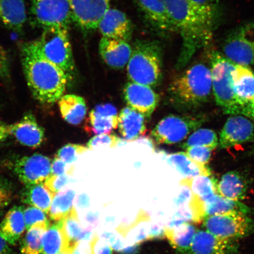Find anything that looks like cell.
I'll list each match as a JSON object with an SVG mask.
<instances>
[{"instance_id": "1", "label": "cell", "mask_w": 254, "mask_h": 254, "mask_svg": "<svg viewBox=\"0 0 254 254\" xmlns=\"http://www.w3.org/2000/svg\"><path fill=\"white\" fill-rule=\"evenodd\" d=\"M182 46L176 67L186 66L199 50L211 42L220 10L200 7L190 0H164Z\"/></svg>"}, {"instance_id": "2", "label": "cell", "mask_w": 254, "mask_h": 254, "mask_svg": "<svg viewBox=\"0 0 254 254\" xmlns=\"http://www.w3.org/2000/svg\"><path fill=\"white\" fill-rule=\"evenodd\" d=\"M21 62L28 87L41 104H53L64 94L68 75L31 49L28 43L21 47Z\"/></svg>"}, {"instance_id": "3", "label": "cell", "mask_w": 254, "mask_h": 254, "mask_svg": "<svg viewBox=\"0 0 254 254\" xmlns=\"http://www.w3.org/2000/svg\"><path fill=\"white\" fill-rule=\"evenodd\" d=\"M212 90L210 68L204 64H196L171 82L168 100L179 111H191L207 103Z\"/></svg>"}, {"instance_id": "4", "label": "cell", "mask_w": 254, "mask_h": 254, "mask_svg": "<svg viewBox=\"0 0 254 254\" xmlns=\"http://www.w3.org/2000/svg\"><path fill=\"white\" fill-rule=\"evenodd\" d=\"M130 82L156 88L163 79V50L155 41L138 40L127 66Z\"/></svg>"}, {"instance_id": "5", "label": "cell", "mask_w": 254, "mask_h": 254, "mask_svg": "<svg viewBox=\"0 0 254 254\" xmlns=\"http://www.w3.org/2000/svg\"><path fill=\"white\" fill-rule=\"evenodd\" d=\"M67 28H46L37 39L27 43L35 52L61 68L68 77L74 72L75 63Z\"/></svg>"}, {"instance_id": "6", "label": "cell", "mask_w": 254, "mask_h": 254, "mask_svg": "<svg viewBox=\"0 0 254 254\" xmlns=\"http://www.w3.org/2000/svg\"><path fill=\"white\" fill-rule=\"evenodd\" d=\"M209 58L216 103L225 114L242 116L234 90L233 73L236 64L217 52H212Z\"/></svg>"}, {"instance_id": "7", "label": "cell", "mask_w": 254, "mask_h": 254, "mask_svg": "<svg viewBox=\"0 0 254 254\" xmlns=\"http://www.w3.org/2000/svg\"><path fill=\"white\" fill-rule=\"evenodd\" d=\"M205 122L202 116L170 114L162 119L151 131L158 144L171 145L182 141Z\"/></svg>"}, {"instance_id": "8", "label": "cell", "mask_w": 254, "mask_h": 254, "mask_svg": "<svg viewBox=\"0 0 254 254\" xmlns=\"http://www.w3.org/2000/svg\"><path fill=\"white\" fill-rule=\"evenodd\" d=\"M223 55L237 65H254V23L241 25L225 40Z\"/></svg>"}, {"instance_id": "9", "label": "cell", "mask_w": 254, "mask_h": 254, "mask_svg": "<svg viewBox=\"0 0 254 254\" xmlns=\"http://www.w3.org/2000/svg\"><path fill=\"white\" fill-rule=\"evenodd\" d=\"M31 10L37 23L43 29H69L73 20L68 0H33Z\"/></svg>"}, {"instance_id": "10", "label": "cell", "mask_w": 254, "mask_h": 254, "mask_svg": "<svg viewBox=\"0 0 254 254\" xmlns=\"http://www.w3.org/2000/svg\"><path fill=\"white\" fill-rule=\"evenodd\" d=\"M204 225L214 236L230 240L245 236L249 228L245 214L240 212L207 216L204 219Z\"/></svg>"}, {"instance_id": "11", "label": "cell", "mask_w": 254, "mask_h": 254, "mask_svg": "<svg viewBox=\"0 0 254 254\" xmlns=\"http://www.w3.org/2000/svg\"><path fill=\"white\" fill-rule=\"evenodd\" d=\"M52 161L45 155L35 154L15 161L14 172L25 186L43 184L51 175Z\"/></svg>"}, {"instance_id": "12", "label": "cell", "mask_w": 254, "mask_h": 254, "mask_svg": "<svg viewBox=\"0 0 254 254\" xmlns=\"http://www.w3.org/2000/svg\"><path fill=\"white\" fill-rule=\"evenodd\" d=\"M73 20L86 32L97 29L98 23L109 9L111 0H68Z\"/></svg>"}, {"instance_id": "13", "label": "cell", "mask_w": 254, "mask_h": 254, "mask_svg": "<svg viewBox=\"0 0 254 254\" xmlns=\"http://www.w3.org/2000/svg\"><path fill=\"white\" fill-rule=\"evenodd\" d=\"M123 94L127 106L142 114L146 120L151 119L160 100L152 88L130 81L124 87Z\"/></svg>"}, {"instance_id": "14", "label": "cell", "mask_w": 254, "mask_h": 254, "mask_svg": "<svg viewBox=\"0 0 254 254\" xmlns=\"http://www.w3.org/2000/svg\"><path fill=\"white\" fill-rule=\"evenodd\" d=\"M233 77L234 93L241 114L254 118V72L248 66L237 64Z\"/></svg>"}, {"instance_id": "15", "label": "cell", "mask_w": 254, "mask_h": 254, "mask_svg": "<svg viewBox=\"0 0 254 254\" xmlns=\"http://www.w3.org/2000/svg\"><path fill=\"white\" fill-rule=\"evenodd\" d=\"M254 136V125L247 117L232 116L221 130L219 145L225 149L244 144Z\"/></svg>"}, {"instance_id": "16", "label": "cell", "mask_w": 254, "mask_h": 254, "mask_svg": "<svg viewBox=\"0 0 254 254\" xmlns=\"http://www.w3.org/2000/svg\"><path fill=\"white\" fill-rule=\"evenodd\" d=\"M103 37L124 40L131 39L132 25L125 12L118 9L109 8L105 12L98 25Z\"/></svg>"}, {"instance_id": "17", "label": "cell", "mask_w": 254, "mask_h": 254, "mask_svg": "<svg viewBox=\"0 0 254 254\" xmlns=\"http://www.w3.org/2000/svg\"><path fill=\"white\" fill-rule=\"evenodd\" d=\"M146 20L159 33H176L164 0H136Z\"/></svg>"}, {"instance_id": "18", "label": "cell", "mask_w": 254, "mask_h": 254, "mask_svg": "<svg viewBox=\"0 0 254 254\" xmlns=\"http://www.w3.org/2000/svg\"><path fill=\"white\" fill-rule=\"evenodd\" d=\"M9 132L21 144L36 148L45 140V131L33 114L27 113L19 122L9 126Z\"/></svg>"}, {"instance_id": "19", "label": "cell", "mask_w": 254, "mask_h": 254, "mask_svg": "<svg viewBox=\"0 0 254 254\" xmlns=\"http://www.w3.org/2000/svg\"><path fill=\"white\" fill-rule=\"evenodd\" d=\"M132 53L128 41L102 37L99 43V53L108 66L113 69L125 68Z\"/></svg>"}, {"instance_id": "20", "label": "cell", "mask_w": 254, "mask_h": 254, "mask_svg": "<svg viewBox=\"0 0 254 254\" xmlns=\"http://www.w3.org/2000/svg\"><path fill=\"white\" fill-rule=\"evenodd\" d=\"M233 240L214 236L208 231H196L189 254H229L234 250Z\"/></svg>"}, {"instance_id": "21", "label": "cell", "mask_w": 254, "mask_h": 254, "mask_svg": "<svg viewBox=\"0 0 254 254\" xmlns=\"http://www.w3.org/2000/svg\"><path fill=\"white\" fill-rule=\"evenodd\" d=\"M24 209L23 206H13L0 223V237L9 245L15 246L26 230Z\"/></svg>"}, {"instance_id": "22", "label": "cell", "mask_w": 254, "mask_h": 254, "mask_svg": "<svg viewBox=\"0 0 254 254\" xmlns=\"http://www.w3.org/2000/svg\"><path fill=\"white\" fill-rule=\"evenodd\" d=\"M146 119L128 106L121 110L118 117L119 132L127 140L134 141L145 133Z\"/></svg>"}, {"instance_id": "23", "label": "cell", "mask_w": 254, "mask_h": 254, "mask_svg": "<svg viewBox=\"0 0 254 254\" xmlns=\"http://www.w3.org/2000/svg\"><path fill=\"white\" fill-rule=\"evenodd\" d=\"M0 20L12 31H22L27 20L24 0H0Z\"/></svg>"}, {"instance_id": "24", "label": "cell", "mask_w": 254, "mask_h": 254, "mask_svg": "<svg viewBox=\"0 0 254 254\" xmlns=\"http://www.w3.org/2000/svg\"><path fill=\"white\" fill-rule=\"evenodd\" d=\"M247 189L245 178L237 171L225 173L216 186L218 195L238 201L245 198Z\"/></svg>"}, {"instance_id": "25", "label": "cell", "mask_w": 254, "mask_h": 254, "mask_svg": "<svg viewBox=\"0 0 254 254\" xmlns=\"http://www.w3.org/2000/svg\"><path fill=\"white\" fill-rule=\"evenodd\" d=\"M59 107L62 118L72 125H79L86 116V102L84 98L79 95H63L59 101Z\"/></svg>"}, {"instance_id": "26", "label": "cell", "mask_w": 254, "mask_h": 254, "mask_svg": "<svg viewBox=\"0 0 254 254\" xmlns=\"http://www.w3.org/2000/svg\"><path fill=\"white\" fill-rule=\"evenodd\" d=\"M168 163L177 170L184 179H191L198 176H211V171L205 165L192 160L184 152L168 155Z\"/></svg>"}, {"instance_id": "27", "label": "cell", "mask_w": 254, "mask_h": 254, "mask_svg": "<svg viewBox=\"0 0 254 254\" xmlns=\"http://www.w3.org/2000/svg\"><path fill=\"white\" fill-rule=\"evenodd\" d=\"M55 196L43 183L25 186L21 193V199L24 204L34 206L49 214Z\"/></svg>"}, {"instance_id": "28", "label": "cell", "mask_w": 254, "mask_h": 254, "mask_svg": "<svg viewBox=\"0 0 254 254\" xmlns=\"http://www.w3.org/2000/svg\"><path fill=\"white\" fill-rule=\"evenodd\" d=\"M63 233L64 246L62 253L72 254L84 237L83 231L74 208H73L71 213L63 220Z\"/></svg>"}, {"instance_id": "29", "label": "cell", "mask_w": 254, "mask_h": 254, "mask_svg": "<svg viewBox=\"0 0 254 254\" xmlns=\"http://www.w3.org/2000/svg\"><path fill=\"white\" fill-rule=\"evenodd\" d=\"M196 229L189 223H183L166 231V235L171 245L180 252L187 253L194 238Z\"/></svg>"}, {"instance_id": "30", "label": "cell", "mask_w": 254, "mask_h": 254, "mask_svg": "<svg viewBox=\"0 0 254 254\" xmlns=\"http://www.w3.org/2000/svg\"><path fill=\"white\" fill-rule=\"evenodd\" d=\"M189 184L193 196L198 198L205 205L209 204L217 195V182L210 176H198L185 179Z\"/></svg>"}, {"instance_id": "31", "label": "cell", "mask_w": 254, "mask_h": 254, "mask_svg": "<svg viewBox=\"0 0 254 254\" xmlns=\"http://www.w3.org/2000/svg\"><path fill=\"white\" fill-rule=\"evenodd\" d=\"M75 192L72 190H66L57 193L54 197L49 213L51 220L55 222L64 220L72 210L73 200Z\"/></svg>"}, {"instance_id": "32", "label": "cell", "mask_w": 254, "mask_h": 254, "mask_svg": "<svg viewBox=\"0 0 254 254\" xmlns=\"http://www.w3.org/2000/svg\"><path fill=\"white\" fill-rule=\"evenodd\" d=\"M118 117L101 115L92 110L85 123V131L97 135L110 134L118 128Z\"/></svg>"}, {"instance_id": "33", "label": "cell", "mask_w": 254, "mask_h": 254, "mask_svg": "<svg viewBox=\"0 0 254 254\" xmlns=\"http://www.w3.org/2000/svg\"><path fill=\"white\" fill-rule=\"evenodd\" d=\"M63 220L51 225L42 240V254H59L63 252L64 240L63 233Z\"/></svg>"}, {"instance_id": "34", "label": "cell", "mask_w": 254, "mask_h": 254, "mask_svg": "<svg viewBox=\"0 0 254 254\" xmlns=\"http://www.w3.org/2000/svg\"><path fill=\"white\" fill-rule=\"evenodd\" d=\"M50 224H38L27 231L21 244V254H42V240Z\"/></svg>"}, {"instance_id": "35", "label": "cell", "mask_w": 254, "mask_h": 254, "mask_svg": "<svg viewBox=\"0 0 254 254\" xmlns=\"http://www.w3.org/2000/svg\"><path fill=\"white\" fill-rule=\"evenodd\" d=\"M247 210L245 205L240 201L225 198L218 194L211 202L205 205V217L230 212H240L245 214Z\"/></svg>"}, {"instance_id": "36", "label": "cell", "mask_w": 254, "mask_h": 254, "mask_svg": "<svg viewBox=\"0 0 254 254\" xmlns=\"http://www.w3.org/2000/svg\"><path fill=\"white\" fill-rule=\"evenodd\" d=\"M219 145V139L216 132L210 129H196L190 135L187 141L181 146L186 150L193 146H202L214 150Z\"/></svg>"}, {"instance_id": "37", "label": "cell", "mask_w": 254, "mask_h": 254, "mask_svg": "<svg viewBox=\"0 0 254 254\" xmlns=\"http://www.w3.org/2000/svg\"><path fill=\"white\" fill-rule=\"evenodd\" d=\"M88 150L87 147L77 144H66L57 152L56 155L66 164H71L77 161L78 157Z\"/></svg>"}, {"instance_id": "38", "label": "cell", "mask_w": 254, "mask_h": 254, "mask_svg": "<svg viewBox=\"0 0 254 254\" xmlns=\"http://www.w3.org/2000/svg\"><path fill=\"white\" fill-rule=\"evenodd\" d=\"M47 215L45 212L34 206H28L27 208H24V217L26 230H29L36 224H50Z\"/></svg>"}, {"instance_id": "39", "label": "cell", "mask_w": 254, "mask_h": 254, "mask_svg": "<svg viewBox=\"0 0 254 254\" xmlns=\"http://www.w3.org/2000/svg\"><path fill=\"white\" fill-rule=\"evenodd\" d=\"M120 138L114 134H99L91 138L87 142L88 150H93L101 147L114 148L118 145Z\"/></svg>"}, {"instance_id": "40", "label": "cell", "mask_w": 254, "mask_h": 254, "mask_svg": "<svg viewBox=\"0 0 254 254\" xmlns=\"http://www.w3.org/2000/svg\"><path fill=\"white\" fill-rule=\"evenodd\" d=\"M186 153L192 160L200 164H207L211 157L212 150L202 146H193L186 149Z\"/></svg>"}, {"instance_id": "41", "label": "cell", "mask_w": 254, "mask_h": 254, "mask_svg": "<svg viewBox=\"0 0 254 254\" xmlns=\"http://www.w3.org/2000/svg\"><path fill=\"white\" fill-rule=\"evenodd\" d=\"M69 181V177L65 174L61 176L50 175L44 182V185L51 193L56 195L57 193L61 191L66 184H68Z\"/></svg>"}, {"instance_id": "42", "label": "cell", "mask_w": 254, "mask_h": 254, "mask_svg": "<svg viewBox=\"0 0 254 254\" xmlns=\"http://www.w3.org/2000/svg\"><path fill=\"white\" fill-rule=\"evenodd\" d=\"M12 192L9 184L4 180L0 179V209L10 203Z\"/></svg>"}, {"instance_id": "43", "label": "cell", "mask_w": 254, "mask_h": 254, "mask_svg": "<svg viewBox=\"0 0 254 254\" xmlns=\"http://www.w3.org/2000/svg\"><path fill=\"white\" fill-rule=\"evenodd\" d=\"M92 254H112L113 250L106 241L95 240L91 243Z\"/></svg>"}, {"instance_id": "44", "label": "cell", "mask_w": 254, "mask_h": 254, "mask_svg": "<svg viewBox=\"0 0 254 254\" xmlns=\"http://www.w3.org/2000/svg\"><path fill=\"white\" fill-rule=\"evenodd\" d=\"M9 74V60L7 52L0 44V76L7 78Z\"/></svg>"}, {"instance_id": "45", "label": "cell", "mask_w": 254, "mask_h": 254, "mask_svg": "<svg viewBox=\"0 0 254 254\" xmlns=\"http://www.w3.org/2000/svg\"><path fill=\"white\" fill-rule=\"evenodd\" d=\"M93 110L101 115L110 117L119 116L116 108L111 104L98 105Z\"/></svg>"}, {"instance_id": "46", "label": "cell", "mask_w": 254, "mask_h": 254, "mask_svg": "<svg viewBox=\"0 0 254 254\" xmlns=\"http://www.w3.org/2000/svg\"><path fill=\"white\" fill-rule=\"evenodd\" d=\"M66 164L62 159L56 156L51 165V175L61 176V175L65 174Z\"/></svg>"}, {"instance_id": "47", "label": "cell", "mask_w": 254, "mask_h": 254, "mask_svg": "<svg viewBox=\"0 0 254 254\" xmlns=\"http://www.w3.org/2000/svg\"><path fill=\"white\" fill-rule=\"evenodd\" d=\"M190 1L200 7L220 10L218 0H190Z\"/></svg>"}, {"instance_id": "48", "label": "cell", "mask_w": 254, "mask_h": 254, "mask_svg": "<svg viewBox=\"0 0 254 254\" xmlns=\"http://www.w3.org/2000/svg\"><path fill=\"white\" fill-rule=\"evenodd\" d=\"M72 254H92L91 243L81 241Z\"/></svg>"}, {"instance_id": "49", "label": "cell", "mask_w": 254, "mask_h": 254, "mask_svg": "<svg viewBox=\"0 0 254 254\" xmlns=\"http://www.w3.org/2000/svg\"><path fill=\"white\" fill-rule=\"evenodd\" d=\"M0 254H13L9 244L0 237Z\"/></svg>"}, {"instance_id": "50", "label": "cell", "mask_w": 254, "mask_h": 254, "mask_svg": "<svg viewBox=\"0 0 254 254\" xmlns=\"http://www.w3.org/2000/svg\"><path fill=\"white\" fill-rule=\"evenodd\" d=\"M9 134V126L0 122V141L4 140Z\"/></svg>"}, {"instance_id": "51", "label": "cell", "mask_w": 254, "mask_h": 254, "mask_svg": "<svg viewBox=\"0 0 254 254\" xmlns=\"http://www.w3.org/2000/svg\"><path fill=\"white\" fill-rule=\"evenodd\" d=\"M1 215H2V212L1 211H0V217H1Z\"/></svg>"}]
</instances>
